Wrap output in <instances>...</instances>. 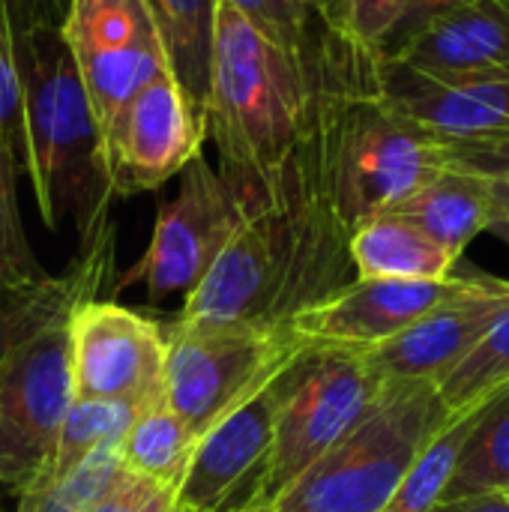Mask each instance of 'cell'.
<instances>
[{
  "label": "cell",
  "instance_id": "6da1fadb",
  "mask_svg": "<svg viewBox=\"0 0 509 512\" xmlns=\"http://www.w3.org/2000/svg\"><path fill=\"white\" fill-rule=\"evenodd\" d=\"M345 90L324 105L312 132L282 165L276 198L237 228L207 276L186 294L183 324L285 330L300 312L357 279L348 252L351 231L327 183V123Z\"/></svg>",
  "mask_w": 509,
  "mask_h": 512
},
{
  "label": "cell",
  "instance_id": "7a4b0ae2",
  "mask_svg": "<svg viewBox=\"0 0 509 512\" xmlns=\"http://www.w3.org/2000/svg\"><path fill=\"white\" fill-rule=\"evenodd\" d=\"M378 60L381 54L318 18L306 45L285 48L237 9L216 3L204 117L222 168L273 177L312 132L324 105L372 78Z\"/></svg>",
  "mask_w": 509,
  "mask_h": 512
},
{
  "label": "cell",
  "instance_id": "3957f363",
  "mask_svg": "<svg viewBox=\"0 0 509 512\" xmlns=\"http://www.w3.org/2000/svg\"><path fill=\"white\" fill-rule=\"evenodd\" d=\"M15 60L24 93V174L48 231L75 225L87 243L105 222L111 186L96 114L60 36L39 24L15 36Z\"/></svg>",
  "mask_w": 509,
  "mask_h": 512
},
{
  "label": "cell",
  "instance_id": "277c9868",
  "mask_svg": "<svg viewBox=\"0 0 509 512\" xmlns=\"http://www.w3.org/2000/svg\"><path fill=\"white\" fill-rule=\"evenodd\" d=\"M450 417L432 381H387L366 414L267 512H381Z\"/></svg>",
  "mask_w": 509,
  "mask_h": 512
},
{
  "label": "cell",
  "instance_id": "5b68a950",
  "mask_svg": "<svg viewBox=\"0 0 509 512\" xmlns=\"http://www.w3.org/2000/svg\"><path fill=\"white\" fill-rule=\"evenodd\" d=\"M444 168H450L447 141L393 108L378 93V75L333 102L327 123V183L348 231L390 213Z\"/></svg>",
  "mask_w": 509,
  "mask_h": 512
},
{
  "label": "cell",
  "instance_id": "8992f818",
  "mask_svg": "<svg viewBox=\"0 0 509 512\" xmlns=\"http://www.w3.org/2000/svg\"><path fill=\"white\" fill-rule=\"evenodd\" d=\"M384 384L366 351L300 345L276 375L279 399L261 512L270 510L366 414Z\"/></svg>",
  "mask_w": 509,
  "mask_h": 512
},
{
  "label": "cell",
  "instance_id": "52a82bcc",
  "mask_svg": "<svg viewBox=\"0 0 509 512\" xmlns=\"http://www.w3.org/2000/svg\"><path fill=\"white\" fill-rule=\"evenodd\" d=\"M282 171V168H279ZM279 171L258 177L231 168H213L195 156L180 171V189L159 207L153 237L120 288L144 285L150 297L189 294L216 264L237 228L279 192Z\"/></svg>",
  "mask_w": 509,
  "mask_h": 512
},
{
  "label": "cell",
  "instance_id": "ba28073f",
  "mask_svg": "<svg viewBox=\"0 0 509 512\" xmlns=\"http://www.w3.org/2000/svg\"><path fill=\"white\" fill-rule=\"evenodd\" d=\"M300 345L291 327L177 321L165 333V399L198 444L204 432L261 393Z\"/></svg>",
  "mask_w": 509,
  "mask_h": 512
},
{
  "label": "cell",
  "instance_id": "9c48e42d",
  "mask_svg": "<svg viewBox=\"0 0 509 512\" xmlns=\"http://www.w3.org/2000/svg\"><path fill=\"white\" fill-rule=\"evenodd\" d=\"M60 36L75 60L99 132L168 69L162 36L144 0H69Z\"/></svg>",
  "mask_w": 509,
  "mask_h": 512
},
{
  "label": "cell",
  "instance_id": "30bf717a",
  "mask_svg": "<svg viewBox=\"0 0 509 512\" xmlns=\"http://www.w3.org/2000/svg\"><path fill=\"white\" fill-rule=\"evenodd\" d=\"M72 399L147 405L165 396V333L114 300H84L66 321Z\"/></svg>",
  "mask_w": 509,
  "mask_h": 512
},
{
  "label": "cell",
  "instance_id": "8fae6325",
  "mask_svg": "<svg viewBox=\"0 0 509 512\" xmlns=\"http://www.w3.org/2000/svg\"><path fill=\"white\" fill-rule=\"evenodd\" d=\"M66 321L0 369V486L12 495L45 471L72 405Z\"/></svg>",
  "mask_w": 509,
  "mask_h": 512
},
{
  "label": "cell",
  "instance_id": "7c38bea8",
  "mask_svg": "<svg viewBox=\"0 0 509 512\" xmlns=\"http://www.w3.org/2000/svg\"><path fill=\"white\" fill-rule=\"evenodd\" d=\"M207 141V120L165 69L102 132L111 198L153 192L177 177Z\"/></svg>",
  "mask_w": 509,
  "mask_h": 512
},
{
  "label": "cell",
  "instance_id": "4fadbf2b",
  "mask_svg": "<svg viewBox=\"0 0 509 512\" xmlns=\"http://www.w3.org/2000/svg\"><path fill=\"white\" fill-rule=\"evenodd\" d=\"M276 378L204 432L177 486V512H261L273 447Z\"/></svg>",
  "mask_w": 509,
  "mask_h": 512
},
{
  "label": "cell",
  "instance_id": "5bb4252c",
  "mask_svg": "<svg viewBox=\"0 0 509 512\" xmlns=\"http://www.w3.org/2000/svg\"><path fill=\"white\" fill-rule=\"evenodd\" d=\"M509 312V282L462 276V285L390 342L366 351L384 381H441Z\"/></svg>",
  "mask_w": 509,
  "mask_h": 512
},
{
  "label": "cell",
  "instance_id": "9a60e30c",
  "mask_svg": "<svg viewBox=\"0 0 509 512\" xmlns=\"http://www.w3.org/2000/svg\"><path fill=\"white\" fill-rule=\"evenodd\" d=\"M378 93L444 141H509V69L465 78H432L381 57Z\"/></svg>",
  "mask_w": 509,
  "mask_h": 512
},
{
  "label": "cell",
  "instance_id": "2e32d148",
  "mask_svg": "<svg viewBox=\"0 0 509 512\" xmlns=\"http://www.w3.org/2000/svg\"><path fill=\"white\" fill-rule=\"evenodd\" d=\"M462 285V276L447 279H354L333 297L318 306L300 312L291 321V333L303 342L315 345H342L357 351H372L402 330H408L417 318H423L432 306L450 297Z\"/></svg>",
  "mask_w": 509,
  "mask_h": 512
},
{
  "label": "cell",
  "instance_id": "e0dca14e",
  "mask_svg": "<svg viewBox=\"0 0 509 512\" xmlns=\"http://www.w3.org/2000/svg\"><path fill=\"white\" fill-rule=\"evenodd\" d=\"M114 225L105 222L78 258L60 276L0 279V369L45 330L63 324L84 300L99 297L102 282L114 270Z\"/></svg>",
  "mask_w": 509,
  "mask_h": 512
},
{
  "label": "cell",
  "instance_id": "ac0fdd59",
  "mask_svg": "<svg viewBox=\"0 0 509 512\" xmlns=\"http://www.w3.org/2000/svg\"><path fill=\"white\" fill-rule=\"evenodd\" d=\"M387 60L432 78L504 72L509 69V0H462L426 21Z\"/></svg>",
  "mask_w": 509,
  "mask_h": 512
},
{
  "label": "cell",
  "instance_id": "d6986e66",
  "mask_svg": "<svg viewBox=\"0 0 509 512\" xmlns=\"http://www.w3.org/2000/svg\"><path fill=\"white\" fill-rule=\"evenodd\" d=\"M390 213H399L402 219L414 222L435 243L462 258L468 243L480 237L492 222L495 189L483 174L450 162V168H444L426 186L411 192Z\"/></svg>",
  "mask_w": 509,
  "mask_h": 512
},
{
  "label": "cell",
  "instance_id": "ffe728a7",
  "mask_svg": "<svg viewBox=\"0 0 509 512\" xmlns=\"http://www.w3.org/2000/svg\"><path fill=\"white\" fill-rule=\"evenodd\" d=\"M348 252L357 279H447L459 261L399 213H381L357 225L351 231Z\"/></svg>",
  "mask_w": 509,
  "mask_h": 512
},
{
  "label": "cell",
  "instance_id": "44dd1931",
  "mask_svg": "<svg viewBox=\"0 0 509 512\" xmlns=\"http://www.w3.org/2000/svg\"><path fill=\"white\" fill-rule=\"evenodd\" d=\"M162 36L168 72L204 117L216 0H144ZM207 120V117H204Z\"/></svg>",
  "mask_w": 509,
  "mask_h": 512
},
{
  "label": "cell",
  "instance_id": "7402d4cb",
  "mask_svg": "<svg viewBox=\"0 0 509 512\" xmlns=\"http://www.w3.org/2000/svg\"><path fill=\"white\" fill-rule=\"evenodd\" d=\"M120 462L126 471L153 483L177 489L195 450V438L174 414L165 396L138 408L129 432L120 441Z\"/></svg>",
  "mask_w": 509,
  "mask_h": 512
},
{
  "label": "cell",
  "instance_id": "603a6c76",
  "mask_svg": "<svg viewBox=\"0 0 509 512\" xmlns=\"http://www.w3.org/2000/svg\"><path fill=\"white\" fill-rule=\"evenodd\" d=\"M509 492V384L477 414L441 501Z\"/></svg>",
  "mask_w": 509,
  "mask_h": 512
},
{
  "label": "cell",
  "instance_id": "cb8c5ba5",
  "mask_svg": "<svg viewBox=\"0 0 509 512\" xmlns=\"http://www.w3.org/2000/svg\"><path fill=\"white\" fill-rule=\"evenodd\" d=\"M483 405L459 411L447 420V426L414 459V465L408 468V474L402 477V483L396 486L393 498L381 512H432L441 504V498L453 480L462 444L471 435V426Z\"/></svg>",
  "mask_w": 509,
  "mask_h": 512
},
{
  "label": "cell",
  "instance_id": "d4e9b609",
  "mask_svg": "<svg viewBox=\"0 0 509 512\" xmlns=\"http://www.w3.org/2000/svg\"><path fill=\"white\" fill-rule=\"evenodd\" d=\"M138 408L126 402H99V399H72L60 432L54 453L42 474L60 477L72 471L78 462H84L90 453L102 447H120L123 435L129 432Z\"/></svg>",
  "mask_w": 509,
  "mask_h": 512
},
{
  "label": "cell",
  "instance_id": "484cf974",
  "mask_svg": "<svg viewBox=\"0 0 509 512\" xmlns=\"http://www.w3.org/2000/svg\"><path fill=\"white\" fill-rule=\"evenodd\" d=\"M123 468L117 447H102L60 477L39 474L15 498V512H87Z\"/></svg>",
  "mask_w": 509,
  "mask_h": 512
},
{
  "label": "cell",
  "instance_id": "4316f807",
  "mask_svg": "<svg viewBox=\"0 0 509 512\" xmlns=\"http://www.w3.org/2000/svg\"><path fill=\"white\" fill-rule=\"evenodd\" d=\"M509 384V312L483 336V342L456 363L441 381H435L441 402L450 414L489 402Z\"/></svg>",
  "mask_w": 509,
  "mask_h": 512
},
{
  "label": "cell",
  "instance_id": "83f0119b",
  "mask_svg": "<svg viewBox=\"0 0 509 512\" xmlns=\"http://www.w3.org/2000/svg\"><path fill=\"white\" fill-rule=\"evenodd\" d=\"M408 0H315L312 15L333 33L381 54V45L399 24Z\"/></svg>",
  "mask_w": 509,
  "mask_h": 512
},
{
  "label": "cell",
  "instance_id": "f1b7e54d",
  "mask_svg": "<svg viewBox=\"0 0 509 512\" xmlns=\"http://www.w3.org/2000/svg\"><path fill=\"white\" fill-rule=\"evenodd\" d=\"M18 177L21 165L0 153V279H39L45 270L36 261L21 222Z\"/></svg>",
  "mask_w": 509,
  "mask_h": 512
},
{
  "label": "cell",
  "instance_id": "f546056e",
  "mask_svg": "<svg viewBox=\"0 0 509 512\" xmlns=\"http://www.w3.org/2000/svg\"><path fill=\"white\" fill-rule=\"evenodd\" d=\"M0 153L12 156L24 174V159H27L24 93H21V75L15 60V33L3 6H0Z\"/></svg>",
  "mask_w": 509,
  "mask_h": 512
},
{
  "label": "cell",
  "instance_id": "4dcf8cb0",
  "mask_svg": "<svg viewBox=\"0 0 509 512\" xmlns=\"http://www.w3.org/2000/svg\"><path fill=\"white\" fill-rule=\"evenodd\" d=\"M216 3L237 9L267 39H273L285 48L306 45V39L315 27V15L300 0H216Z\"/></svg>",
  "mask_w": 509,
  "mask_h": 512
},
{
  "label": "cell",
  "instance_id": "1f68e13d",
  "mask_svg": "<svg viewBox=\"0 0 509 512\" xmlns=\"http://www.w3.org/2000/svg\"><path fill=\"white\" fill-rule=\"evenodd\" d=\"M87 512H177V489L120 468Z\"/></svg>",
  "mask_w": 509,
  "mask_h": 512
},
{
  "label": "cell",
  "instance_id": "d6a6232c",
  "mask_svg": "<svg viewBox=\"0 0 509 512\" xmlns=\"http://www.w3.org/2000/svg\"><path fill=\"white\" fill-rule=\"evenodd\" d=\"M450 162L471 168L489 177L495 186L509 189V141L507 144H468V141H447Z\"/></svg>",
  "mask_w": 509,
  "mask_h": 512
},
{
  "label": "cell",
  "instance_id": "836d02e7",
  "mask_svg": "<svg viewBox=\"0 0 509 512\" xmlns=\"http://www.w3.org/2000/svg\"><path fill=\"white\" fill-rule=\"evenodd\" d=\"M462 0H408V6H405V12H402V18H399V24L393 27V33L387 36V42L381 45V57H390V54H396L426 21H432L435 15H441V12H447V9H453V6H459Z\"/></svg>",
  "mask_w": 509,
  "mask_h": 512
},
{
  "label": "cell",
  "instance_id": "e575fe53",
  "mask_svg": "<svg viewBox=\"0 0 509 512\" xmlns=\"http://www.w3.org/2000/svg\"><path fill=\"white\" fill-rule=\"evenodd\" d=\"M0 6H3V12L9 18L15 36L27 33L30 27L45 24V18H42V0H0Z\"/></svg>",
  "mask_w": 509,
  "mask_h": 512
},
{
  "label": "cell",
  "instance_id": "d590c367",
  "mask_svg": "<svg viewBox=\"0 0 509 512\" xmlns=\"http://www.w3.org/2000/svg\"><path fill=\"white\" fill-rule=\"evenodd\" d=\"M432 512H509V492L471 495L459 501H441Z\"/></svg>",
  "mask_w": 509,
  "mask_h": 512
},
{
  "label": "cell",
  "instance_id": "8d00e7d4",
  "mask_svg": "<svg viewBox=\"0 0 509 512\" xmlns=\"http://www.w3.org/2000/svg\"><path fill=\"white\" fill-rule=\"evenodd\" d=\"M489 180V177H486ZM492 183V180H489ZM492 189H495V213H492V222H489V234H495L498 240H504L509 246V189L504 186H495L492 183Z\"/></svg>",
  "mask_w": 509,
  "mask_h": 512
},
{
  "label": "cell",
  "instance_id": "74e56055",
  "mask_svg": "<svg viewBox=\"0 0 509 512\" xmlns=\"http://www.w3.org/2000/svg\"><path fill=\"white\" fill-rule=\"evenodd\" d=\"M66 6H69V0H42V18H45V24L60 27Z\"/></svg>",
  "mask_w": 509,
  "mask_h": 512
},
{
  "label": "cell",
  "instance_id": "f35d334b",
  "mask_svg": "<svg viewBox=\"0 0 509 512\" xmlns=\"http://www.w3.org/2000/svg\"><path fill=\"white\" fill-rule=\"evenodd\" d=\"M300 3H303V6H306L309 12H312V3H315V0H300Z\"/></svg>",
  "mask_w": 509,
  "mask_h": 512
},
{
  "label": "cell",
  "instance_id": "ab89813d",
  "mask_svg": "<svg viewBox=\"0 0 509 512\" xmlns=\"http://www.w3.org/2000/svg\"><path fill=\"white\" fill-rule=\"evenodd\" d=\"M249 512H255V510H249Z\"/></svg>",
  "mask_w": 509,
  "mask_h": 512
}]
</instances>
